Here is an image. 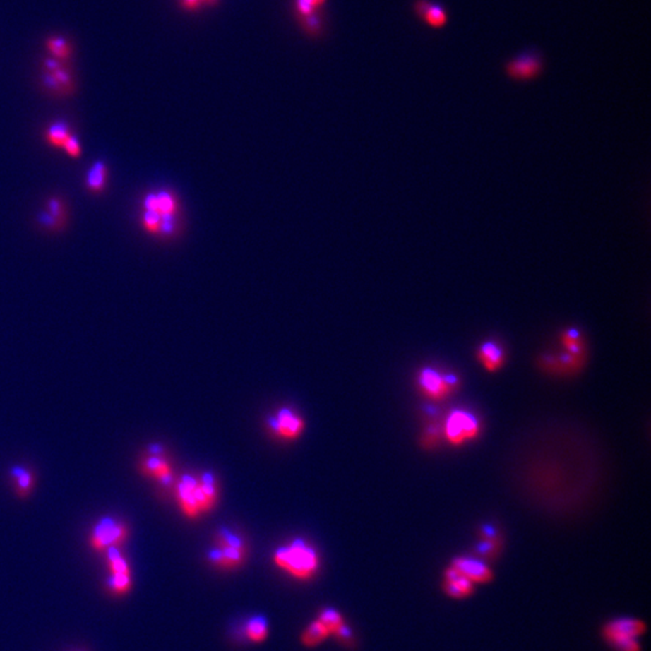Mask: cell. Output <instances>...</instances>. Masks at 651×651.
Segmentation results:
<instances>
[{
  "mask_svg": "<svg viewBox=\"0 0 651 651\" xmlns=\"http://www.w3.org/2000/svg\"><path fill=\"white\" fill-rule=\"evenodd\" d=\"M175 497L182 514L196 519L215 507L219 497L217 482L209 473L184 475L175 487Z\"/></svg>",
  "mask_w": 651,
  "mask_h": 651,
  "instance_id": "6da1fadb",
  "label": "cell"
},
{
  "mask_svg": "<svg viewBox=\"0 0 651 651\" xmlns=\"http://www.w3.org/2000/svg\"><path fill=\"white\" fill-rule=\"evenodd\" d=\"M141 206V223L146 233L165 238L175 234L180 204L172 191L150 192L145 196Z\"/></svg>",
  "mask_w": 651,
  "mask_h": 651,
  "instance_id": "7a4b0ae2",
  "label": "cell"
},
{
  "mask_svg": "<svg viewBox=\"0 0 651 651\" xmlns=\"http://www.w3.org/2000/svg\"><path fill=\"white\" fill-rule=\"evenodd\" d=\"M274 562L279 568L298 580L313 578L320 567L318 552L303 539L292 540L289 544L276 549Z\"/></svg>",
  "mask_w": 651,
  "mask_h": 651,
  "instance_id": "3957f363",
  "label": "cell"
},
{
  "mask_svg": "<svg viewBox=\"0 0 651 651\" xmlns=\"http://www.w3.org/2000/svg\"><path fill=\"white\" fill-rule=\"evenodd\" d=\"M647 632V623L640 619L620 616L602 626L604 643L614 651H642L639 638Z\"/></svg>",
  "mask_w": 651,
  "mask_h": 651,
  "instance_id": "277c9868",
  "label": "cell"
},
{
  "mask_svg": "<svg viewBox=\"0 0 651 651\" xmlns=\"http://www.w3.org/2000/svg\"><path fill=\"white\" fill-rule=\"evenodd\" d=\"M209 559L220 568H237L245 562L246 544L237 533L223 528L216 534L215 548L209 554Z\"/></svg>",
  "mask_w": 651,
  "mask_h": 651,
  "instance_id": "5b68a950",
  "label": "cell"
},
{
  "mask_svg": "<svg viewBox=\"0 0 651 651\" xmlns=\"http://www.w3.org/2000/svg\"><path fill=\"white\" fill-rule=\"evenodd\" d=\"M561 342L565 347L566 352L562 351L563 354H560L556 357H547L544 359V363L547 362L549 368L557 373H573L580 369L583 362L585 361L584 337L581 335L580 332H578L575 328L566 330L561 334Z\"/></svg>",
  "mask_w": 651,
  "mask_h": 651,
  "instance_id": "8992f818",
  "label": "cell"
},
{
  "mask_svg": "<svg viewBox=\"0 0 651 651\" xmlns=\"http://www.w3.org/2000/svg\"><path fill=\"white\" fill-rule=\"evenodd\" d=\"M482 431L480 421L474 414L465 409H455L443 424V437L453 446H465L474 441Z\"/></svg>",
  "mask_w": 651,
  "mask_h": 651,
  "instance_id": "52a82bcc",
  "label": "cell"
},
{
  "mask_svg": "<svg viewBox=\"0 0 651 651\" xmlns=\"http://www.w3.org/2000/svg\"><path fill=\"white\" fill-rule=\"evenodd\" d=\"M417 383L422 395L433 402L446 400L458 388L456 376L444 374L432 367L421 369L417 376Z\"/></svg>",
  "mask_w": 651,
  "mask_h": 651,
  "instance_id": "ba28073f",
  "label": "cell"
},
{
  "mask_svg": "<svg viewBox=\"0 0 651 651\" xmlns=\"http://www.w3.org/2000/svg\"><path fill=\"white\" fill-rule=\"evenodd\" d=\"M127 537L128 528L126 525L112 518H103L93 528L90 543L97 551H103L124 544Z\"/></svg>",
  "mask_w": 651,
  "mask_h": 651,
  "instance_id": "9c48e42d",
  "label": "cell"
},
{
  "mask_svg": "<svg viewBox=\"0 0 651 651\" xmlns=\"http://www.w3.org/2000/svg\"><path fill=\"white\" fill-rule=\"evenodd\" d=\"M544 69L543 58L536 51H527L516 56L506 64V73L516 81H530L538 78Z\"/></svg>",
  "mask_w": 651,
  "mask_h": 651,
  "instance_id": "30bf717a",
  "label": "cell"
},
{
  "mask_svg": "<svg viewBox=\"0 0 651 651\" xmlns=\"http://www.w3.org/2000/svg\"><path fill=\"white\" fill-rule=\"evenodd\" d=\"M450 565L458 569L463 577H466L474 585L490 584L495 579V573L489 563L474 555H458L453 557Z\"/></svg>",
  "mask_w": 651,
  "mask_h": 651,
  "instance_id": "8fae6325",
  "label": "cell"
},
{
  "mask_svg": "<svg viewBox=\"0 0 651 651\" xmlns=\"http://www.w3.org/2000/svg\"><path fill=\"white\" fill-rule=\"evenodd\" d=\"M269 426L276 436L286 441L297 439L304 431V421L292 409L282 408L270 417Z\"/></svg>",
  "mask_w": 651,
  "mask_h": 651,
  "instance_id": "7c38bea8",
  "label": "cell"
},
{
  "mask_svg": "<svg viewBox=\"0 0 651 651\" xmlns=\"http://www.w3.org/2000/svg\"><path fill=\"white\" fill-rule=\"evenodd\" d=\"M44 83L49 91L54 95H71L74 91V81L71 73L57 59H50L45 64Z\"/></svg>",
  "mask_w": 651,
  "mask_h": 651,
  "instance_id": "4fadbf2b",
  "label": "cell"
},
{
  "mask_svg": "<svg viewBox=\"0 0 651 651\" xmlns=\"http://www.w3.org/2000/svg\"><path fill=\"white\" fill-rule=\"evenodd\" d=\"M441 590L448 597L453 599H466L474 594L475 585L466 577H463L458 569L449 565L443 572Z\"/></svg>",
  "mask_w": 651,
  "mask_h": 651,
  "instance_id": "5bb4252c",
  "label": "cell"
},
{
  "mask_svg": "<svg viewBox=\"0 0 651 651\" xmlns=\"http://www.w3.org/2000/svg\"><path fill=\"white\" fill-rule=\"evenodd\" d=\"M502 548L503 539L497 528L491 525H485L479 528L474 556L485 562L495 560L502 551Z\"/></svg>",
  "mask_w": 651,
  "mask_h": 651,
  "instance_id": "9a60e30c",
  "label": "cell"
},
{
  "mask_svg": "<svg viewBox=\"0 0 651 651\" xmlns=\"http://www.w3.org/2000/svg\"><path fill=\"white\" fill-rule=\"evenodd\" d=\"M414 11L426 25L432 28H443L449 21L446 8L431 0H417L414 3Z\"/></svg>",
  "mask_w": 651,
  "mask_h": 651,
  "instance_id": "2e32d148",
  "label": "cell"
},
{
  "mask_svg": "<svg viewBox=\"0 0 651 651\" xmlns=\"http://www.w3.org/2000/svg\"><path fill=\"white\" fill-rule=\"evenodd\" d=\"M478 361L484 369L496 373L504 366L506 354L496 342H485L478 349Z\"/></svg>",
  "mask_w": 651,
  "mask_h": 651,
  "instance_id": "e0dca14e",
  "label": "cell"
},
{
  "mask_svg": "<svg viewBox=\"0 0 651 651\" xmlns=\"http://www.w3.org/2000/svg\"><path fill=\"white\" fill-rule=\"evenodd\" d=\"M109 168L104 161H95L90 167L86 175L87 190L92 193L100 194L107 187Z\"/></svg>",
  "mask_w": 651,
  "mask_h": 651,
  "instance_id": "ac0fdd59",
  "label": "cell"
},
{
  "mask_svg": "<svg viewBox=\"0 0 651 651\" xmlns=\"http://www.w3.org/2000/svg\"><path fill=\"white\" fill-rule=\"evenodd\" d=\"M143 470L146 472V474L153 477V479H156L158 482H165V484L169 482L170 479L173 477V472H172L169 462L162 458V456H157V455L150 456L143 462Z\"/></svg>",
  "mask_w": 651,
  "mask_h": 651,
  "instance_id": "d6986e66",
  "label": "cell"
},
{
  "mask_svg": "<svg viewBox=\"0 0 651 651\" xmlns=\"http://www.w3.org/2000/svg\"><path fill=\"white\" fill-rule=\"evenodd\" d=\"M71 128L64 121H56L46 129L44 139L54 149L63 150L66 141L71 136Z\"/></svg>",
  "mask_w": 651,
  "mask_h": 651,
  "instance_id": "ffe728a7",
  "label": "cell"
},
{
  "mask_svg": "<svg viewBox=\"0 0 651 651\" xmlns=\"http://www.w3.org/2000/svg\"><path fill=\"white\" fill-rule=\"evenodd\" d=\"M107 566H109V571L112 575H115V577L132 575V571L128 565L127 560L122 556V554L117 548L107 549Z\"/></svg>",
  "mask_w": 651,
  "mask_h": 651,
  "instance_id": "44dd1931",
  "label": "cell"
},
{
  "mask_svg": "<svg viewBox=\"0 0 651 651\" xmlns=\"http://www.w3.org/2000/svg\"><path fill=\"white\" fill-rule=\"evenodd\" d=\"M330 633L326 630V627L320 621H313L306 627L301 637V640L305 645L308 647H316L318 644L322 643Z\"/></svg>",
  "mask_w": 651,
  "mask_h": 651,
  "instance_id": "7402d4cb",
  "label": "cell"
},
{
  "mask_svg": "<svg viewBox=\"0 0 651 651\" xmlns=\"http://www.w3.org/2000/svg\"><path fill=\"white\" fill-rule=\"evenodd\" d=\"M245 631L250 640L255 643H261L267 638V635H268V623L262 616H255L249 620Z\"/></svg>",
  "mask_w": 651,
  "mask_h": 651,
  "instance_id": "603a6c76",
  "label": "cell"
},
{
  "mask_svg": "<svg viewBox=\"0 0 651 651\" xmlns=\"http://www.w3.org/2000/svg\"><path fill=\"white\" fill-rule=\"evenodd\" d=\"M13 477L16 484V491L18 495L25 497L28 495L30 490L33 489L34 478L33 474L29 470L16 467L13 470Z\"/></svg>",
  "mask_w": 651,
  "mask_h": 651,
  "instance_id": "cb8c5ba5",
  "label": "cell"
},
{
  "mask_svg": "<svg viewBox=\"0 0 651 651\" xmlns=\"http://www.w3.org/2000/svg\"><path fill=\"white\" fill-rule=\"evenodd\" d=\"M318 621H320L326 627V630L328 631L330 635L337 633L344 626V620H342V615L339 614V611L333 609V608H327V609L323 610L320 616H318Z\"/></svg>",
  "mask_w": 651,
  "mask_h": 651,
  "instance_id": "d4e9b609",
  "label": "cell"
},
{
  "mask_svg": "<svg viewBox=\"0 0 651 651\" xmlns=\"http://www.w3.org/2000/svg\"><path fill=\"white\" fill-rule=\"evenodd\" d=\"M45 211H47L62 226V228L66 226V206L63 202V199L58 198V197H51L46 202Z\"/></svg>",
  "mask_w": 651,
  "mask_h": 651,
  "instance_id": "484cf974",
  "label": "cell"
},
{
  "mask_svg": "<svg viewBox=\"0 0 651 651\" xmlns=\"http://www.w3.org/2000/svg\"><path fill=\"white\" fill-rule=\"evenodd\" d=\"M443 438V425L429 424L422 433V446L426 449H433L438 446V443Z\"/></svg>",
  "mask_w": 651,
  "mask_h": 651,
  "instance_id": "4316f807",
  "label": "cell"
},
{
  "mask_svg": "<svg viewBox=\"0 0 651 651\" xmlns=\"http://www.w3.org/2000/svg\"><path fill=\"white\" fill-rule=\"evenodd\" d=\"M47 47L57 61H64L71 56V46L63 37H51L47 42Z\"/></svg>",
  "mask_w": 651,
  "mask_h": 651,
  "instance_id": "83f0119b",
  "label": "cell"
},
{
  "mask_svg": "<svg viewBox=\"0 0 651 651\" xmlns=\"http://www.w3.org/2000/svg\"><path fill=\"white\" fill-rule=\"evenodd\" d=\"M107 586L112 591V594L124 595L132 587V575H122V577H115L110 575L107 580Z\"/></svg>",
  "mask_w": 651,
  "mask_h": 651,
  "instance_id": "f1b7e54d",
  "label": "cell"
},
{
  "mask_svg": "<svg viewBox=\"0 0 651 651\" xmlns=\"http://www.w3.org/2000/svg\"><path fill=\"white\" fill-rule=\"evenodd\" d=\"M325 1L326 0H296V10L301 18H304L316 13V10L325 4Z\"/></svg>",
  "mask_w": 651,
  "mask_h": 651,
  "instance_id": "f546056e",
  "label": "cell"
},
{
  "mask_svg": "<svg viewBox=\"0 0 651 651\" xmlns=\"http://www.w3.org/2000/svg\"><path fill=\"white\" fill-rule=\"evenodd\" d=\"M63 150L71 158H78L83 155V148H81L80 141H78V136H75L74 134L69 136V139L66 141V144L63 146Z\"/></svg>",
  "mask_w": 651,
  "mask_h": 651,
  "instance_id": "4dcf8cb0",
  "label": "cell"
},
{
  "mask_svg": "<svg viewBox=\"0 0 651 651\" xmlns=\"http://www.w3.org/2000/svg\"><path fill=\"white\" fill-rule=\"evenodd\" d=\"M37 222L40 223V226L44 227L46 229H50L52 232L62 229V226L47 211H42V213L37 215Z\"/></svg>",
  "mask_w": 651,
  "mask_h": 651,
  "instance_id": "1f68e13d",
  "label": "cell"
},
{
  "mask_svg": "<svg viewBox=\"0 0 651 651\" xmlns=\"http://www.w3.org/2000/svg\"><path fill=\"white\" fill-rule=\"evenodd\" d=\"M301 22L304 25L305 30L310 34H318L321 29V25H320V21H318V17L313 13L311 16L304 17L301 18Z\"/></svg>",
  "mask_w": 651,
  "mask_h": 651,
  "instance_id": "d6a6232c",
  "label": "cell"
},
{
  "mask_svg": "<svg viewBox=\"0 0 651 651\" xmlns=\"http://www.w3.org/2000/svg\"><path fill=\"white\" fill-rule=\"evenodd\" d=\"M180 3H181L182 8L190 10V11L197 10L203 5L202 0H180Z\"/></svg>",
  "mask_w": 651,
  "mask_h": 651,
  "instance_id": "836d02e7",
  "label": "cell"
},
{
  "mask_svg": "<svg viewBox=\"0 0 651 651\" xmlns=\"http://www.w3.org/2000/svg\"><path fill=\"white\" fill-rule=\"evenodd\" d=\"M203 4L210 5V6H214V5L219 3V0H202Z\"/></svg>",
  "mask_w": 651,
  "mask_h": 651,
  "instance_id": "e575fe53",
  "label": "cell"
}]
</instances>
